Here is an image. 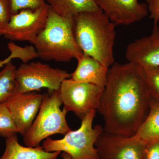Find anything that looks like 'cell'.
<instances>
[{
    "instance_id": "obj_6",
    "label": "cell",
    "mask_w": 159,
    "mask_h": 159,
    "mask_svg": "<svg viewBox=\"0 0 159 159\" xmlns=\"http://www.w3.org/2000/svg\"><path fill=\"white\" fill-rule=\"evenodd\" d=\"M71 77L67 71L39 61L23 63L16 71L17 93L43 88L48 89L49 92L59 90L63 81Z\"/></svg>"
},
{
    "instance_id": "obj_2",
    "label": "cell",
    "mask_w": 159,
    "mask_h": 159,
    "mask_svg": "<svg viewBox=\"0 0 159 159\" xmlns=\"http://www.w3.org/2000/svg\"><path fill=\"white\" fill-rule=\"evenodd\" d=\"M116 27L101 9L74 17V37L80 51L109 68L115 63Z\"/></svg>"
},
{
    "instance_id": "obj_20",
    "label": "cell",
    "mask_w": 159,
    "mask_h": 159,
    "mask_svg": "<svg viewBox=\"0 0 159 159\" xmlns=\"http://www.w3.org/2000/svg\"><path fill=\"white\" fill-rule=\"evenodd\" d=\"M7 47L10 52L9 56L12 59L18 58L22 61L23 63H26L29 61L38 57L36 49L33 46L21 47L13 42L10 41L7 45Z\"/></svg>"
},
{
    "instance_id": "obj_17",
    "label": "cell",
    "mask_w": 159,
    "mask_h": 159,
    "mask_svg": "<svg viewBox=\"0 0 159 159\" xmlns=\"http://www.w3.org/2000/svg\"><path fill=\"white\" fill-rule=\"evenodd\" d=\"M16 70V66L10 61L0 71V104L6 103L17 93Z\"/></svg>"
},
{
    "instance_id": "obj_13",
    "label": "cell",
    "mask_w": 159,
    "mask_h": 159,
    "mask_svg": "<svg viewBox=\"0 0 159 159\" xmlns=\"http://www.w3.org/2000/svg\"><path fill=\"white\" fill-rule=\"evenodd\" d=\"M77 65L71 78L77 82L92 84L104 89L109 68L89 55L82 54L77 59Z\"/></svg>"
},
{
    "instance_id": "obj_26",
    "label": "cell",
    "mask_w": 159,
    "mask_h": 159,
    "mask_svg": "<svg viewBox=\"0 0 159 159\" xmlns=\"http://www.w3.org/2000/svg\"><path fill=\"white\" fill-rule=\"evenodd\" d=\"M61 157L62 158V159H72L68 154L65 152H63L61 154Z\"/></svg>"
},
{
    "instance_id": "obj_18",
    "label": "cell",
    "mask_w": 159,
    "mask_h": 159,
    "mask_svg": "<svg viewBox=\"0 0 159 159\" xmlns=\"http://www.w3.org/2000/svg\"><path fill=\"white\" fill-rule=\"evenodd\" d=\"M137 67L150 96L159 99V66H143L137 65Z\"/></svg>"
},
{
    "instance_id": "obj_25",
    "label": "cell",
    "mask_w": 159,
    "mask_h": 159,
    "mask_svg": "<svg viewBox=\"0 0 159 159\" xmlns=\"http://www.w3.org/2000/svg\"><path fill=\"white\" fill-rule=\"evenodd\" d=\"M11 60H12V58L9 56L6 59L2 60L0 59V67H4V66L6 64L11 61Z\"/></svg>"
},
{
    "instance_id": "obj_16",
    "label": "cell",
    "mask_w": 159,
    "mask_h": 159,
    "mask_svg": "<svg viewBox=\"0 0 159 159\" xmlns=\"http://www.w3.org/2000/svg\"><path fill=\"white\" fill-rule=\"evenodd\" d=\"M133 137L145 145L159 141V102H151L150 109L146 119Z\"/></svg>"
},
{
    "instance_id": "obj_3",
    "label": "cell",
    "mask_w": 159,
    "mask_h": 159,
    "mask_svg": "<svg viewBox=\"0 0 159 159\" xmlns=\"http://www.w3.org/2000/svg\"><path fill=\"white\" fill-rule=\"evenodd\" d=\"M34 45L38 57L43 60L67 62L83 54L74 37V17L61 16L51 8Z\"/></svg>"
},
{
    "instance_id": "obj_23",
    "label": "cell",
    "mask_w": 159,
    "mask_h": 159,
    "mask_svg": "<svg viewBox=\"0 0 159 159\" xmlns=\"http://www.w3.org/2000/svg\"><path fill=\"white\" fill-rule=\"evenodd\" d=\"M142 159H159V140L146 144Z\"/></svg>"
},
{
    "instance_id": "obj_14",
    "label": "cell",
    "mask_w": 159,
    "mask_h": 159,
    "mask_svg": "<svg viewBox=\"0 0 159 159\" xmlns=\"http://www.w3.org/2000/svg\"><path fill=\"white\" fill-rule=\"evenodd\" d=\"M61 152H49L39 145L23 146L18 142L17 134L6 138V149L0 159H57Z\"/></svg>"
},
{
    "instance_id": "obj_8",
    "label": "cell",
    "mask_w": 159,
    "mask_h": 159,
    "mask_svg": "<svg viewBox=\"0 0 159 159\" xmlns=\"http://www.w3.org/2000/svg\"><path fill=\"white\" fill-rule=\"evenodd\" d=\"M50 9L46 3L38 9H23L12 15L3 35L11 41H27L34 44L46 25Z\"/></svg>"
},
{
    "instance_id": "obj_15",
    "label": "cell",
    "mask_w": 159,
    "mask_h": 159,
    "mask_svg": "<svg viewBox=\"0 0 159 159\" xmlns=\"http://www.w3.org/2000/svg\"><path fill=\"white\" fill-rule=\"evenodd\" d=\"M50 8L57 14L74 17L84 12L101 9L95 0H46Z\"/></svg>"
},
{
    "instance_id": "obj_10",
    "label": "cell",
    "mask_w": 159,
    "mask_h": 159,
    "mask_svg": "<svg viewBox=\"0 0 159 159\" xmlns=\"http://www.w3.org/2000/svg\"><path fill=\"white\" fill-rule=\"evenodd\" d=\"M44 94L34 92L16 93L6 102L18 133L25 136L31 128L40 108Z\"/></svg>"
},
{
    "instance_id": "obj_4",
    "label": "cell",
    "mask_w": 159,
    "mask_h": 159,
    "mask_svg": "<svg viewBox=\"0 0 159 159\" xmlns=\"http://www.w3.org/2000/svg\"><path fill=\"white\" fill-rule=\"evenodd\" d=\"M96 111H92L81 120L77 130H71L59 140L47 138L42 147L49 152H66L72 159H99L95 144L103 130L100 125L93 127Z\"/></svg>"
},
{
    "instance_id": "obj_1",
    "label": "cell",
    "mask_w": 159,
    "mask_h": 159,
    "mask_svg": "<svg viewBox=\"0 0 159 159\" xmlns=\"http://www.w3.org/2000/svg\"><path fill=\"white\" fill-rule=\"evenodd\" d=\"M149 95L137 65L114 63L97 111L104 121L103 131L132 137L137 133L148 114Z\"/></svg>"
},
{
    "instance_id": "obj_12",
    "label": "cell",
    "mask_w": 159,
    "mask_h": 159,
    "mask_svg": "<svg viewBox=\"0 0 159 159\" xmlns=\"http://www.w3.org/2000/svg\"><path fill=\"white\" fill-rule=\"evenodd\" d=\"M128 62L143 66H159V27L154 26L150 35L138 39L127 45Z\"/></svg>"
},
{
    "instance_id": "obj_9",
    "label": "cell",
    "mask_w": 159,
    "mask_h": 159,
    "mask_svg": "<svg viewBox=\"0 0 159 159\" xmlns=\"http://www.w3.org/2000/svg\"><path fill=\"white\" fill-rule=\"evenodd\" d=\"M145 145L133 136L103 131L95 144L99 159H142Z\"/></svg>"
},
{
    "instance_id": "obj_5",
    "label": "cell",
    "mask_w": 159,
    "mask_h": 159,
    "mask_svg": "<svg viewBox=\"0 0 159 159\" xmlns=\"http://www.w3.org/2000/svg\"><path fill=\"white\" fill-rule=\"evenodd\" d=\"M59 90L44 94L37 116L24 136L23 142L26 146L36 147L40 145L43 140L51 135L56 134L65 135L72 130L66 119L67 111L60 108L63 103Z\"/></svg>"
},
{
    "instance_id": "obj_7",
    "label": "cell",
    "mask_w": 159,
    "mask_h": 159,
    "mask_svg": "<svg viewBox=\"0 0 159 159\" xmlns=\"http://www.w3.org/2000/svg\"><path fill=\"white\" fill-rule=\"evenodd\" d=\"M103 90L98 86L70 78L63 81L59 91L64 108L82 120L92 111L98 110Z\"/></svg>"
},
{
    "instance_id": "obj_24",
    "label": "cell",
    "mask_w": 159,
    "mask_h": 159,
    "mask_svg": "<svg viewBox=\"0 0 159 159\" xmlns=\"http://www.w3.org/2000/svg\"><path fill=\"white\" fill-rule=\"evenodd\" d=\"M149 17L153 22V25L159 22V0H146Z\"/></svg>"
},
{
    "instance_id": "obj_21",
    "label": "cell",
    "mask_w": 159,
    "mask_h": 159,
    "mask_svg": "<svg viewBox=\"0 0 159 159\" xmlns=\"http://www.w3.org/2000/svg\"><path fill=\"white\" fill-rule=\"evenodd\" d=\"M12 15L25 9H35L46 4L45 0H10Z\"/></svg>"
},
{
    "instance_id": "obj_11",
    "label": "cell",
    "mask_w": 159,
    "mask_h": 159,
    "mask_svg": "<svg viewBox=\"0 0 159 159\" xmlns=\"http://www.w3.org/2000/svg\"><path fill=\"white\" fill-rule=\"evenodd\" d=\"M98 7L116 25H129L148 14L146 3L139 0H95Z\"/></svg>"
},
{
    "instance_id": "obj_22",
    "label": "cell",
    "mask_w": 159,
    "mask_h": 159,
    "mask_svg": "<svg viewBox=\"0 0 159 159\" xmlns=\"http://www.w3.org/2000/svg\"><path fill=\"white\" fill-rule=\"evenodd\" d=\"M11 15L10 0H0V36L4 34Z\"/></svg>"
},
{
    "instance_id": "obj_19",
    "label": "cell",
    "mask_w": 159,
    "mask_h": 159,
    "mask_svg": "<svg viewBox=\"0 0 159 159\" xmlns=\"http://www.w3.org/2000/svg\"><path fill=\"white\" fill-rule=\"evenodd\" d=\"M17 134V129L6 103H1L0 136L6 139Z\"/></svg>"
}]
</instances>
